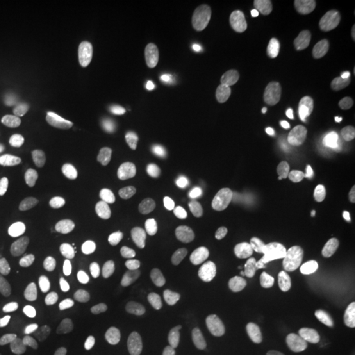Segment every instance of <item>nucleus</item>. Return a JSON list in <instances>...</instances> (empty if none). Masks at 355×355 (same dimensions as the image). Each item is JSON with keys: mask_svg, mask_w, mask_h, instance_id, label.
Returning a JSON list of instances; mask_svg holds the SVG:
<instances>
[{"mask_svg": "<svg viewBox=\"0 0 355 355\" xmlns=\"http://www.w3.org/2000/svg\"><path fill=\"white\" fill-rule=\"evenodd\" d=\"M42 325V318L23 309H7L0 312V330L7 333H26Z\"/></svg>", "mask_w": 355, "mask_h": 355, "instance_id": "39448f33", "label": "nucleus"}, {"mask_svg": "<svg viewBox=\"0 0 355 355\" xmlns=\"http://www.w3.org/2000/svg\"><path fill=\"white\" fill-rule=\"evenodd\" d=\"M8 297H10V295H8V292L6 291L4 288H1L0 287V306L3 304H6L7 303V300H8Z\"/></svg>", "mask_w": 355, "mask_h": 355, "instance_id": "412c9836", "label": "nucleus"}, {"mask_svg": "<svg viewBox=\"0 0 355 355\" xmlns=\"http://www.w3.org/2000/svg\"><path fill=\"white\" fill-rule=\"evenodd\" d=\"M92 241L104 253L119 257V258H139L146 252V246L139 241H135L119 230L105 225L96 224L92 232Z\"/></svg>", "mask_w": 355, "mask_h": 355, "instance_id": "f03ea898", "label": "nucleus"}, {"mask_svg": "<svg viewBox=\"0 0 355 355\" xmlns=\"http://www.w3.org/2000/svg\"><path fill=\"white\" fill-rule=\"evenodd\" d=\"M204 254L207 258L218 266H224L230 262L232 250L228 242L220 237H208L203 243Z\"/></svg>", "mask_w": 355, "mask_h": 355, "instance_id": "f8f14e48", "label": "nucleus"}, {"mask_svg": "<svg viewBox=\"0 0 355 355\" xmlns=\"http://www.w3.org/2000/svg\"><path fill=\"white\" fill-rule=\"evenodd\" d=\"M35 202L33 193L28 189L20 187V189H15L11 192L10 196V207L12 211L16 212H26L28 209L32 208Z\"/></svg>", "mask_w": 355, "mask_h": 355, "instance_id": "f3484780", "label": "nucleus"}, {"mask_svg": "<svg viewBox=\"0 0 355 355\" xmlns=\"http://www.w3.org/2000/svg\"><path fill=\"white\" fill-rule=\"evenodd\" d=\"M64 318L69 328L76 334H85L91 327V311L86 302L83 300H67L64 304Z\"/></svg>", "mask_w": 355, "mask_h": 355, "instance_id": "6e6552de", "label": "nucleus"}, {"mask_svg": "<svg viewBox=\"0 0 355 355\" xmlns=\"http://www.w3.org/2000/svg\"><path fill=\"white\" fill-rule=\"evenodd\" d=\"M292 177L296 180H304L309 177V168L304 162H296L292 168Z\"/></svg>", "mask_w": 355, "mask_h": 355, "instance_id": "aec40b11", "label": "nucleus"}, {"mask_svg": "<svg viewBox=\"0 0 355 355\" xmlns=\"http://www.w3.org/2000/svg\"><path fill=\"white\" fill-rule=\"evenodd\" d=\"M49 355H76V345L67 338L58 337L51 343Z\"/></svg>", "mask_w": 355, "mask_h": 355, "instance_id": "a211bd4d", "label": "nucleus"}, {"mask_svg": "<svg viewBox=\"0 0 355 355\" xmlns=\"http://www.w3.org/2000/svg\"><path fill=\"white\" fill-rule=\"evenodd\" d=\"M224 309V300L217 295H207L202 297L199 306L195 312V321L207 331L215 330L221 318Z\"/></svg>", "mask_w": 355, "mask_h": 355, "instance_id": "423d86ee", "label": "nucleus"}, {"mask_svg": "<svg viewBox=\"0 0 355 355\" xmlns=\"http://www.w3.org/2000/svg\"><path fill=\"white\" fill-rule=\"evenodd\" d=\"M304 304L318 315L328 316L333 312V303L328 293L320 290H308L303 295Z\"/></svg>", "mask_w": 355, "mask_h": 355, "instance_id": "2eb2a0df", "label": "nucleus"}, {"mask_svg": "<svg viewBox=\"0 0 355 355\" xmlns=\"http://www.w3.org/2000/svg\"><path fill=\"white\" fill-rule=\"evenodd\" d=\"M292 340L295 347L305 355L318 354L321 347V340L318 333L309 328H299L295 330Z\"/></svg>", "mask_w": 355, "mask_h": 355, "instance_id": "4468645a", "label": "nucleus"}, {"mask_svg": "<svg viewBox=\"0 0 355 355\" xmlns=\"http://www.w3.org/2000/svg\"><path fill=\"white\" fill-rule=\"evenodd\" d=\"M321 161L331 166H340L345 164V155L340 149H327L321 153Z\"/></svg>", "mask_w": 355, "mask_h": 355, "instance_id": "6ab92c4d", "label": "nucleus"}, {"mask_svg": "<svg viewBox=\"0 0 355 355\" xmlns=\"http://www.w3.org/2000/svg\"><path fill=\"white\" fill-rule=\"evenodd\" d=\"M318 114V101L313 91L305 86L293 89L290 99V114L292 127L299 136H308L313 132Z\"/></svg>", "mask_w": 355, "mask_h": 355, "instance_id": "7ed1b4c3", "label": "nucleus"}, {"mask_svg": "<svg viewBox=\"0 0 355 355\" xmlns=\"http://www.w3.org/2000/svg\"><path fill=\"white\" fill-rule=\"evenodd\" d=\"M272 347V336L266 327L253 324L239 333L234 352L236 355H266Z\"/></svg>", "mask_w": 355, "mask_h": 355, "instance_id": "20e7f679", "label": "nucleus"}, {"mask_svg": "<svg viewBox=\"0 0 355 355\" xmlns=\"http://www.w3.org/2000/svg\"><path fill=\"white\" fill-rule=\"evenodd\" d=\"M124 343L133 355H154L155 343L150 334L141 328H129L124 334Z\"/></svg>", "mask_w": 355, "mask_h": 355, "instance_id": "9d476101", "label": "nucleus"}, {"mask_svg": "<svg viewBox=\"0 0 355 355\" xmlns=\"http://www.w3.org/2000/svg\"><path fill=\"white\" fill-rule=\"evenodd\" d=\"M218 220L225 228L232 229V230H245L252 224L250 217L239 211L223 212L218 216Z\"/></svg>", "mask_w": 355, "mask_h": 355, "instance_id": "dca6fc26", "label": "nucleus"}, {"mask_svg": "<svg viewBox=\"0 0 355 355\" xmlns=\"http://www.w3.org/2000/svg\"><path fill=\"white\" fill-rule=\"evenodd\" d=\"M57 211L51 207H41L33 211L26 220V227L33 233H45L54 225Z\"/></svg>", "mask_w": 355, "mask_h": 355, "instance_id": "ddd939ff", "label": "nucleus"}, {"mask_svg": "<svg viewBox=\"0 0 355 355\" xmlns=\"http://www.w3.org/2000/svg\"><path fill=\"white\" fill-rule=\"evenodd\" d=\"M250 278L258 293L270 300L274 296V288L277 283V272L266 263H257L250 270Z\"/></svg>", "mask_w": 355, "mask_h": 355, "instance_id": "1a4fd4ad", "label": "nucleus"}, {"mask_svg": "<svg viewBox=\"0 0 355 355\" xmlns=\"http://www.w3.org/2000/svg\"><path fill=\"white\" fill-rule=\"evenodd\" d=\"M3 245L12 253L33 255L40 252L42 240L31 230H11L3 237Z\"/></svg>", "mask_w": 355, "mask_h": 355, "instance_id": "0eeeda50", "label": "nucleus"}, {"mask_svg": "<svg viewBox=\"0 0 355 355\" xmlns=\"http://www.w3.org/2000/svg\"><path fill=\"white\" fill-rule=\"evenodd\" d=\"M186 111V94L177 83H165L157 96V116L161 130L166 135L177 132Z\"/></svg>", "mask_w": 355, "mask_h": 355, "instance_id": "f257e3e1", "label": "nucleus"}, {"mask_svg": "<svg viewBox=\"0 0 355 355\" xmlns=\"http://www.w3.org/2000/svg\"><path fill=\"white\" fill-rule=\"evenodd\" d=\"M6 355H12V354H6Z\"/></svg>", "mask_w": 355, "mask_h": 355, "instance_id": "4be33fe9", "label": "nucleus"}, {"mask_svg": "<svg viewBox=\"0 0 355 355\" xmlns=\"http://www.w3.org/2000/svg\"><path fill=\"white\" fill-rule=\"evenodd\" d=\"M49 278L46 272L37 267H31L23 271L19 278V288L29 295H40L46 290Z\"/></svg>", "mask_w": 355, "mask_h": 355, "instance_id": "9b49d317", "label": "nucleus"}]
</instances>
